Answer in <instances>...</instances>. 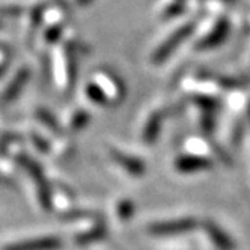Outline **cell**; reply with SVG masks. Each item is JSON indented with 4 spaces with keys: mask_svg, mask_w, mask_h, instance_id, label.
Returning <instances> with one entry per match:
<instances>
[{
    "mask_svg": "<svg viewBox=\"0 0 250 250\" xmlns=\"http://www.w3.org/2000/svg\"><path fill=\"white\" fill-rule=\"evenodd\" d=\"M87 51L84 42L73 30H66L63 40L51 50L53 82L63 95H69L77 86L80 58Z\"/></svg>",
    "mask_w": 250,
    "mask_h": 250,
    "instance_id": "6da1fadb",
    "label": "cell"
},
{
    "mask_svg": "<svg viewBox=\"0 0 250 250\" xmlns=\"http://www.w3.org/2000/svg\"><path fill=\"white\" fill-rule=\"evenodd\" d=\"M19 169L26 178V187L32 205L41 212H53V187L40 163L30 155L19 166Z\"/></svg>",
    "mask_w": 250,
    "mask_h": 250,
    "instance_id": "7a4b0ae2",
    "label": "cell"
},
{
    "mask_svg": "<svg viewBox=\"0 0 250 250\" xmlns=\"http://www.w3.org/2000/svg\"><path fill=\"white\" fill-rule=\"evenodd\" d=\"M63 223L68 230L69 243L76 247H87L107 238L105 222L92 211H86L82 216Z\"/></svg>",
    "mask_w": 250,
    "mask_h": 250,
    "instance_id": "3957f363",
    "label": "cell"
},
{
    "mask_svg": "<svg viewBox=\"0 0 250 250\" xmlns=\"http://www.w3.org/2000/svg\"><path fill=\"white\" fill-rule=\"evenodd\" d=\"M230 30L229 19L225 14H208L202 23H198L193 33V48L198 51L212 50L223 44Z\"/></svg>",
    "mask_w": 250,
    "mask_h": 250,
    "instance_id": "277c9868",
    "label": "cell"
},
{
    "mask_svg": "<svg viewBox=\"0 0 250 250\" xmlns=\"http://www.w3.org/2000/svg\"><path fill=\"white\" fill-rule=\"evenodd\" d=\"M198 23L199 21L191 17V19L181 20L176 24V27L167 30L163 37L152 45V48L149 51V56H148L149 63L151 65H162L178 47H180L181 44H184L190 37H193Z\"/></svg>",
    "mask_w": 250,
    "mask_h": 250,
    "instance_id": "5b68a950",
    "label": "cell"
},
{
    "mask_svg": "<svg viewBox=\"0 0 250 250\" xmlns=\"http://www.w3.org/2000/svg\"><path fill=\"white\" fill-rule=\"evenodd\" d=\"M47 6V0H29L26 3L24 12L20 17V33L24 45H35V41H37V37L44 23Z\"/></svg>",
    "mask_w": 250,
    "mask_h": 250,
    "instance_id": "8992f818",
    "label": "cell"
},
{
    "mask_svg": "<svg viewBox=\"0 0 250 250\" xmlns=\"http://www.w3.org/2000/svg\"><path fill=\"white\" fill-rule=\"evenodd\" d=\"M107 160L110 165L128 180H140L146 175V163L140 155H136L130 151H125L118 146H109L105 151Z\"/></svg>",
    "mask_w": 250,
    "mask_h": 250,
    "instance_id": "52a82bcc",
    "label": "cell"
},
{
    "mask_svg": "<svg viewBox=\"0 0 250 250\" xmlns=\"http://www.w3.org/2000/svg\"><path fill=\"white\" fill-rule=\"evenodd\" d=\"M173 105L166 104V105H155L151 107L146 113L142 116L139 128H137V137L142 144L145 145H152L154 142L158 139L160 131H162V125L165 118L172 113Z\"/></svg>",
    "mask_w": 250,
    "mask_h": 250,
    "instance_id": "ba28073f",
    "label": "cell"
},
{
    "mask_svg": "<svg viewBox=\"0 0 250 250\" xmlns=\"http://www.w3.org/2000/svg\"><path fill=\"white\" fill-rule=\"evenodd\" d=\"M91 80H94L103 89L112 107L121 104L127 97V87H125L124 80L116 73H113L110 68L100 66L94 69L91 74Z\"/></svg>",
    "mask_w": 250,
    "mask_h": 250,
    "instance_id": "9c48e42d",
    "label": "cell"
},
{
    "mask_svg": "<svg viewBox=\"0 0 250 250\" xmlns=\"http://www.w3.org/2000/svg\"><path fill=\"white\" fill-rule=\"evenodd\" d=\"M30 77L32 73L27 65H20L11 74H8V77H5L2 86H0V104L5 107L19 100Z\"/></svg>",
    "mask_w": 250,
    "mask_h": 250,
    "instance_id": "30bf717a",
    "label": "cell"
},
{
    "mask_svg": "<svg viewBox=\"0 0 250 250\" xmlns=\"http://www.w3.org/2000/svg\"><path fill=\"white\" fill-rule=\"evenodd\" d=\"M63 246L65 243L59 235L44 234L5 243L0 250H62Z\"/></svg>",
    "mask_w": 250,
    "mask_h": 250,
    "instance_id": "8fae6325",
    "label": "cell"
},
{
    "mask_svg": "<svg viewBox=\"0 0 250 250\" xmlns=\"http://www.w3.org/2000/svg\"><path fill=\"white\" fill-rule=\"evenodd\" d=\"M216 162L205 155L199 154H193L184 151L183 154L176 155L172 162V169L173 172L180 173V175H198L208 172L214 167Z\"/></svg>",
    "mask_w": 250,
    "mask_h": 250,
    "instance_id": "7c38bea8",
    "label": "cell"
},
{
    "mask_svg": "<svg viewBox=\"0 0 250 250\" xmlns=\"http://www.w3.org/2000/svg\"><path fill=\"white\" fill-rule=\"evenodd\" d=\"M196 226H199V222L194 217H180L175 220L152 222L151 225H148L146 230L148 234L154 237H172V235H181L186 234V232H190Z\"/></svg>",
    "mask_w": 250,
    "mask_h": 250,
    "instance_id": "4fadbf2b",
    "label": "cell"
},
{
    "mask_svg": "<svg viewBox=\"0 0 250 250\" xmlns=\"http://www.w3.org/2000/svg\"><path fill=\"white\" fill-rule=\"evenodd\" d=\"M92 122V113L89 109L83 105H71L63 112L61 124L65 134L74 136L82 133L83 130H86L89 127V124Z\"/></svg>",
    "mask_w": 250,
    "mask_h": 250,
    "instance_id": "5bb4252c",
    "label": "cell"
},
{
    "mask_svg": "<svg viewBox=\"0 0 250 250\" xmlns=\"http://www.w3.org/2000/svg\"><path fill=\"white\" fill-rule=\"evenodd\" d=\"M30 119L35 127L40 128L42 133H45L48 137H58L63 134V128L61 121L56 119V116L53 115L47 107L44 105H37L30 110Z\"/></svg>",
    "mask_w": 250,
    "mask_h": 250,
    "instance_id": "9a60e30c",
    "label": "cell"
},
{
    "mask_svg": "<svg viewBox=\"0 0 250 250\" xmlns=\"http://www.w3.org/2000/svg\"><path fill=\"white\" fill-rule=\"evenodd\" d=\"M50 155L53 160H56L59 163H68L71 160H74L77 155V145L74 139L69 134H61L51 140V152Z\"/></svg>",
    "mask_w": 250,
    "mask_h": 250,
    "instance_id": "2e32d148",
    "label": "cell"
},
{
    "mask_svg": "<svg viewBox=\"0 0 250 250\" xmlns=\"http://www.w3.org/2000/svg\"><path fill=\"white\" fill-rule=\"evenodd\" d=\"M21 134H23V137L26 140V145L30 151H33L38 155H50L51 139L45 133H42L40 128L35 127L33 124L27 125Z\"/></svg>",
    "mask_w": 250,
    "mask_h": 250,
    "instance_id": "e0dca14e",
    "label": "cell"
},
{
    "mask_svg": "<svg viewBox=\"0 0 250 250\" xmlns=\"http://www.w3.org/2000/svg\"><path fill=\"white\" fill-rule=\"evenodd\" d=\"M201 228L204 230V234L208 237V240L212 243V246L217 250H235V243L230 238L229 234L212 220H205L201 223Z\"/></svg>",
    "mask_w": 250,
    "mask_h": 250,
    "instance_id": "ac0fdd59",
    "label": "cell"
},
{
    "mask_svg": "<svg viewBox=\"0 0 250 250\" xmlns=\"http://www.w3.org/2000/svg\"><path fill=\"white\" fill-rule=\"evenodd\" d=\"M190 6V0H160L155 6V15L158 20L169 21L184 15Z\"/></svg>",
    "mask_w": 250,
    "mask_h": 250,
    "instance_id": "d6986e66",
    "label": "cell"
},
{
    "mask_svg": "<svg viewBox=\"0 0 250 250\" xmlns=\"http://www.w3.org/2000/svg\"><path fill=\"white\" fill-rule=\"evenodd\" d=\"M136 212V204L128 196H119L112 202L110 207V214L113 222L118 225H127L131 222L133 216Z\"/></svg>",
    "mask_w": 250,
    "mask_h": 250,
    "instance_id": "ffe728a7",
    "label": "cell"
},
{
    "mask_svg": "<svg viewBox=\"0 0 250 250\" xmlns=\"http://www.w3.org/2000/svg\"><path fill=\"white\" fill-rule=\"evenodd\" d=\"M82 97H83L84 103L91 105L92 109H107V107H112L109 98H107L104 94V91L91 79L83 83Z\"/></svg>",
    "mask_w": 250,
    "mask_h": 250,
    "instance_id": "44dd1931",
    "label": "cell"
},
{
    "mask_svg": "<svg viewBox=\"0 0 250 250\" xmlns=\"http://www.w3.org/2000/svg\"><path fill=\"white\" fill-rule=\"evenodd\" d=\"M26 3L20 2H2L0 3V20L5 19H20L21 14L24 12Z\"/></svg>",
    "mask_w": 250,
    "mask_h": 250,
    "instance_id": "7402d4cb",
    "label": "cell"
},
{
    "mask_svg": "<svg viewBox=\"0 0 250 250\" xmlns=\"http://www.w3.org/2000/svg\"><path fill=\"white\" fill-rule=\"evenodd\" d=\"M9 62H11L9 51L6 48H3V47H0V80L8 76Z\"/></svg>",
    "mask_w": 250,
    "mask_h": 250,
    "instance_id": "603a6c76",
    "label": "cell"
},
{
    "mask_svg": "<svg viewBox=\"0 0 250 250\" xmlns=\"http://www.w3.org/2000/svg\"><path fill=\"white\" fill-rule=\"evenodd\" d=\"M247 139V144H249V154H250V115H249V121H247V133L244 136Z\"/></svg>",
    "mask_w": 250,
    "mask_h": 250,
    "instance_id": "cb8c5ba5",
    "label": "cell"
},
{
    "mask_svg": "<svg viewBox=\"0 0 250 250\" xmlns=\"http://www.w3.org/2000/svg\"><path fill=\"white\" fill-rule=\"evenodd\" d=\"M3 121H5V116H3V105L0 104V127L3 125Z\"/></svg>",
    "mask_w": 250,
    "mask_h": 250,
    "instance_id": "d4e9b609",
    "label": "cell"
},
{
    "mask_svg": "<svg viewBox=\"0 0 250 250\" xmlns=\"http://www.w3.org/2000/svg\"><path fill=\"white\" fill-rule=\"evenodd\" d=\"M3 29H5V21L0 20V30H3Z\"/></svg>",
    "mask_w": 250,
    "mask_h": 250,
    "instance_id": "484cf974",
    "label": "cell"
}]
</instances>
